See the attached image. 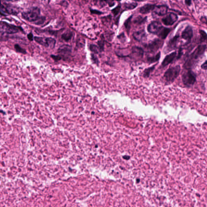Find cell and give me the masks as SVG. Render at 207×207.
I'll return each mask as SVG.
<instances>
[{
	"instance_id": "29",
	"label": "cell",
	"mask_w": 207,
	"mask_h": 207,
	"mask_svg": "<svg viewBox=\"0 0 207 207\" xmlns=\"http://www.w3.org/2000/svg\"><path fill=\"white\" fill-rule=\"evenodd\" d=\"M91 60H92L93 62L98 65L99 64V61L98 58L97 56L94 54H91Z\"/></svg>"
},
{
	"instance_id": "13",
	"label": "cell",
	"mask_w": 207,
	"mask_h": 207,
	"mask_svg": "<svg viewBox=\"0 0 207 207\" xmlns=\"http://www.w3.org/2000/svg\"><path fill=\"white\" fill-rule=\"evenodd\" d=\"M168 7L166 5H159L156 6L154 10V12L159 16H164L166 15Z\"/></svg>"
},
{
	"instance_id": "33",
	"label": "cell",
	"mask_w": 207,
	"mask_h": 207,
	"mask_svg": "<svg viewBox=\"0 0 207 207\" xmlns=\"http://www.w3.org/2000/svg\"><path fill=\"white\" fill-rule=\"evenodd\" d=\"M90 11L92 14H94L100 15L104 14L103 12H101V11L98 10H94V9H90Z\"/></svg>"
},
{
	"instance_id": "36",
	"label": "cell",
	"mask_w": 207,
	"mask_h": 207,
	"mask_svg": "<svg viewBox=\"0 0 207 207\" xmlns=\"http://www.w3.org/2000/svg\"><path fill=\"white\" fill-rule=\"evenodd\" d=\"M201 21L203 22V23H204L206 24L207 23V18L206 17L203 16L200 19Z\"/></svg>"
},
{
	"instance_id": "18",
	"label": "cell",
	"mask_w": 207,
	"mask_h": 207,
	"mask_svg": "<svg viewBox=\"0 0 207 207\" xmlns=\"http://www.w3.org/2000/svg\"><path fill=\"white\" fill-rule=\"evenodd\" d=\"M73 36V33L69 30H67L66 32L62 34L61 39L64 41H69Z\"/></svg>"
},
{
	"instance_id": "34",
	"label": "cell",
	"mask_w": 207,
	"mask_h": 207,
	"mask_svg": "<svg viewBox=\"0 0 207 207\" xmlns=\"http://www.w3.org/2000/svg\"><path fill=\"white\" fill-rule=\"evenodd\" d=\"M183 49L181 48H180L179 50L178 53V55L176 56L177 59L178 60L180 59L182 55H183Z\"/></svg>"
},
{
	"instance_id": "22",
	"label": "cell",
	"mask_w": 207,
	"mask_h": 207,
	"mask_svg": "<svg viewBox=\"0 0 207 207\" xmlns=\"http://www.w3.org/2000/svg\"><path fill=\"white\" fill-rule=\"evenodd\" d=\"M147 20V17L143 18L141 16H139L135 18L133 21V22L134 24H136L141 25L142 24L145 23Z\"/></svg>"
},
{
	"instance_id": "37",
	"label": "cell",
	"mask_w": 207,
	"mask_h": 207,
	"mask_svg": "<svg viewBox=\"0 0 207 207\" xmlns=\"http://www.w3.org/2000/svg\"><path fill=\"white\" fill-rule=\"evenodd\" d=\"M207 60H206V61H205V62L204 63H203L202 64V66H201V68H202V69H203L205 70H207Z\"/></svg>"
},
{
	"instance_id": "12",
	"label": "cell",
	"mask_w": 207,
	"mask_h": 207,
	"mask_svg": "<svg viewBox=\"0 0 207 207\" xmlns=\"http://www.w3.org/2000/svg\"><path fill=\"white\" fill-rule=\"evenodd\" d=\"M179 40V35H176L169 40L167 45V50L168 52L173 50L176 48Z\"/></svg>"
},
{
	"instance_id": "19",
	"label": "cell",
	"mask_w": 207,
	"mask_h": 207,
	"mask_svg": "<svg viewBox=\"0 0 207 207\" xmlns=\"http://www.w3.org/2000/svg\"><path fill=\"white\" fill-rule=\"evenodd\" d=\"M171 29L170 28L164 27L160 32L158 34L157 36L160 39H164L166 38L167 36L170 32Z\"/></svg>"
},
{
	"instance_id": "9",
	"label": "cell",
	"mask_w": 207,
	"mask_h": 207,
	"mask_svg": "<svg viewBox=\"0 0 207 207\" xmlns=\"http://www.w3.org/2000/svg\"><path fill=\"white\" fill-rule=\"evenodd\" d=\"M164 26L162 25L160 22L156 21L152 22L148 25L147 31L151 33L157 35L160 32L161 30L162 29Z\"/></svg>"
},
{
	"instance_id": "30",
	"label": "cell",
	"mask_w": 207,
	"mask_h": 207,
	"mask_svg": "<svg viewBox=\"0 0 207 207\" xmlns=\"http://www.w3.org/2000/svg\"><path fill=\"white\" fill-rule=\"evenodd\" d=\"M98 45L99 48L100 52L104 51V47H105V43H104L103 40L99 41L98 42Z\"/></svg>"
},
{
	"instance_id": "24",
	"label": "cell",
	"mask_w": 207,
	"mask_h": 207,
	"mask_svg": "<svg viewBox=\"0 0 207 207\" xmlns=\"http://www.w3.org/2000/svg\"><path fill=\"white\" fill-rule=\"evenodd\" d=\"M89 49L91 52L94 53V54H98L100 52V50L99 47L95 45L91 44L89 47Z\"/></svg>"
},
{
	"instance_id": "16",
	"label": "cell",
	"mask_w": 207,
	"mask_h": 207,
	"mask_svg": "<svg viewBox=\"0 0 207 207\" xmlns=\"http://www.w3.org/2000/svg\"><path fill=\"white\" fill-rule=\"evenodd\" d=\"M156 5L152 4H147L142 7L140 9V12L142 14H147L153 11Z\"/></svg>"
},
{
	"instance_id": "35",
	"label": "cell",
	"mask_w": 207,
	"mask_h": 207,
	"mask_svg": "<svg viewBox=\"0 0 207 207\" xmlns=\"http://www.w3.org/2000/svg\"><path fill=\"white\" fill-rule=\"evenodd\" d=\"M27 37L28 39L31 41H33L34 39V36L32 33H30L29 34H28L27 35Z\"/></svg>"
},
{
	"instance_id": "5",
	"label": "cell",
	"mask_w": 207,
	"mask_h": 207,
	"mask_svg": "<svg viewBox=\"0 0 207 207\" xmlns=\"http://www.w3.org/2000/svg\"><path fill=\"white\" fill-rule=\"evenodd\" d=\"M34 39L36 42L46 48L51 49L54 48L56 41L52 37H35Z\"/></svg>"
},
{
	"instance_id": "4",
	"label": "cell",
	"mask_w": 207,
	"mask_h": 207,
	"mask_svg": "<svg viewBox=\"0 0 207 207\" xmlns=\"http://www.w3.org/2000/svg\"><path fill=\"white\" fill-rule=\"evenodd\" d=\"M186 70L182 75V81L186 87L191 88L196 81V75L191 70Z\"/></svg>"
},
{
	"instance_id": "3",
	"label": "cell",
	"mask_w": 207,
	"mask_h": 207,
	"mask_svg": "<svg viewBox=\"0 0 207 207\" xmlns=\"http://www.w3.org/2000/svg\"><path fill=\"white\" fill-rule=\"evenodd\" d=\"M181 68L180 65H176L169 68L165 72L164 77L167 83L174 82L179 75Z\"/></svg>"
},
{
	"instance_id": "27",
	"label": "cell",
	"mask_w": 207,
	"mask_h": 207,
	"mask_svg": "<svg viewBox=\"0 0 207 207\" xmlns=\"http://www.w3.org/2000/svg\"><path fill=\"white\" fill-rule=\"evenodd\" d=\"M14 48L15 50L18 52L22 53V54H26V50L22 48L18 44L15 45Z\"/></svg>"
},
{
	"instance_id": "23",
	"label": "cell",
	"mask_w": 207,
	"mask_h": 207,
	"mask_svg": "<svg viewBox=\"0 0 207 207\" xmlns=\"http://www.w3.org/2000/svg\"><path fill=\"white\" fill-rule=\"evenodd\" d=\"M132 15L131 16H130L129 17L128 19L126 21H125L124 24V26L125 28H126V29L127 30V31L128 32V34H129V32H130V30L131 27V21H132Z\"/></svg>"
},
{
	"instance_id": "8",
	"label": "cell",
	"mask_w": 207,
	"mask_h": 207,
	"mask_svg": "<svg viewBox=\"0 0 207 207\" xmlns=\"http://www.w3.org/2000/svg\"><path fill=\"white\" fill-rule=\"evenodd\" d=\"M72 46L68 45H64L61 46L58 49L57 52L58 55L61 57L64 60H67L69 58L71 55Z\"/></svg>"
},
{
	"instance_id": "15",
	"label": "cell",
	"mask_w": 207,
	"mask_h": 207,
	"mask_svg": "<svg viewBox=\"0 0 207 207\" xmlns=\"http://www.w3.org/2000/svg\"><path fill=\"white\" fill-rule=\"evenodd\" d=\"M134 38L139 42H142L146 39V33L145 30H140L134 32L132 35Z\"/></svg>"
},
{
	"instance_id": "2",
	"label": "cell",
	"mask_w": 207,
	"mask_h": 207,
	"mask_svg": "<svg viewBox=\"0 0 207 207\" xmlns=\"http://www.w3.org/2000/svg\"><path fill=\"white\" fill-rule=\"evenodd\" d=\"M206 45H200L195 49L193 52L188 57L184 64V67L186 69H191L192 67L196 63L199 59L204 54L206 50Z\"/></svg>"
},
{
	"instance_id": "14",
	"label": "cell",
	"mask_w": 207,
	"mask_h": 207,
	"mask_svg": "<svg viewBox=\"0 0 207 207\" xmlns=\"http://www.w3.org/2000/svg\"><path fill=\"white\" fill-rule=\"evenodd\" d=\"M177 53L176 52H173L171 54L167 55L165 58L163 60L162 65L163 67H166L169 64L171 63L176 57Z\"/></svg>"
},
{
	"instance_id": "1",
	"label": "cell",
	"mask_w": 207,
	"mask_h": 207,
	"mask_svg": "<svg viewBox=\"0 0 207 207\" xmlns=\"http://www.w3.org/2000/svg\"><path fill=\"white\" fill-rule=\"evenodd\" d=\"M23 18L33 22L37 25L43 24L46 20V18L41 16V11L38 7H33L29 10L22 13Z\"/></svg>"
},
{
	"instance_id": "20",
	"label": "cell",
	"mask_w": 207,
	"mask_h": 207,
	"mask_svg": "<svg viewBox=\"0 0 207 207\" xmlns=\"http://www.w3.org/2000/svg\"><path fill=\"white\" fill-rule=\"evenodd\" d=\"M161 58V52H159L156 55L153 56L149 57L147 59V60L149 64H153L158 61Z\"/></svg>"
},
{
	"instance_id": "32",
	"label": "cell",
	"mask_w": 207,
	"mask_h": 207,
	"mask_svg": "<svg viewBox=\"0 0 207 207\" xmlns=\"http://www.w3.org/2000/svg\"><path fill=\"white\" fill-rule=\"evenodd\" d=\"M50 56L55 62H58L62 59L61 57L58 55H51Z\"/></svg>"
},
{
	"instance_id": "7",
	"label": "cell",
	"mask_w": 207,
	"mask_h": 207,
	"mask_svg": "<svg viewBox=\"0 0 207 207\" xmlns=\"http://www.w3.org/2000/svg\"><path fill=\"white\" fill-rule=\"evenodd\" d=\"M164 41L160 39H156L151 42L144 45L147 52L154 53L162 48Z\"/></svg>"
},
{
	"instance_id": "26",
	"label": "cell",
	"mask_w": 207,
	"mask_h": 207,
	"mask_svg": "<svg viewBox=\"0 0 207 207\" xmlns=\"http://www.w3.org/2000/svg\"><path fill=\"white\" fill-rule=\"evenodd\" d=\"M200 35V41L201 42L205 41L206 39L207 34L206 33L205 31L202 30H200L199 31Z\"/></svg>"
},
{
	"instance_id": "31",
	"label": "cell",
	"mask_w": 207,
	"mask_h": 207,
	"mask_svg": "<svg viewBox=\"0 0 207 207\" xmlns=\"http://www.w3.org/2000/svg\"><path fill=\"white\" fill-rule=\"evenodd\" d=\"M117 38L122 43H124L126 41V37L124 33H122L117 36Z\"/></svg>"
},
{
	"instance_id": "11",
	"label": "cell",
	"mask_w": 207,
	"mask_h": 207,
	"mask_svg": "<svg viewBox=\"0 0 207 207\" xmlns=\"http://www.w3.org/2000/svg\"><path fill=\"white\" fill-rule=\"evenodd\" d=\"M193 35V33L192 28L190 26H187L181 34L182 38L187 41V44H189L191 42Z\"/></svg>"
},
{
	"instance_id": "28",
	"label": "cell",
	"mask_w": 207,
	"mask_h": 207,
	"mask_svg": "<svg viewBox=\"0 0 207 207\" xmlns=\"http://www.w3.org/2000/svg\"><path fill=\"white\" fill-rule=\"evenodd\" d=\"M121 9V6L120 5H119L117 6L114 9L112 10V12L113 14L114 15V16H116L117 15H118L120 12Z\"/></svg>"
},
{
	"instance_id": "21",
	"label": "cell",
	"mask_w": 207,
	"mask_h": 207,
	"mask_svg": "<svg viewBox=\"0 0 207 207\" xmlns=\"http://www.w3.org/2000/svg\"><path fill=\"white\" fill-rule=\"evenodd\" d=\"M157 64L155 65L150 67L147 68L144 70L143 73V76L145 78H148L149 77L150 74L155 70V68Z\"/></svg>"
},
{
	"instance_id": "10",
	"label": "cell",
	"mask_w": 207,
	"mask_h": 207,
	"mask_svg": "<svg viewBox=\"0 0 207 207\" xmlns=\"http://www.w3.org/2000/svg\"><path fill=\"white\" fill-rule=\"evenodd\" d=\"M178 16L176 14L173 13H169L166 16L162 19V22L165 25L172 26L178 20Z\"/></svg>"
},
{
	"instance_id": "17",
	"label": "cell",
	"mask_w": 207,
	"mask_h": 207,
	"mask_svg": "<svg viewBox=\"0 0 207 207\" xmlns=\"http://www.w3.org/2000/svg\"><path fill=\"white\" fill-rule=\"evenodd\" d=\"M144 53V50L140 47L134 46L132 48V54L134 57L136 58H141L143 57Z\"/></svg>"
},
{
	"instance_id": "39",
	"label": "cell",
	"mask_w": 207,
	"mask_h": 207,
	"mask_svg": "<svg viewBox=\"0 0 207 207\" xmlns=\"http://www.w3.org/2000/svg\"><path fill=\"white\" fill-rule=\"evenodd\" d=\"M109 5L110 7H111L114 5L115 3H113V2H111V3H109Z\"/></svg>"
},
{
	"instance_id": "38",
	"label": "cell",
	"mask_w": 207,
	"mask_h": 207,
	"mask_svg": "<svg viewBox=\"0 0 207 207\" xmlns=\"http://www.w3.org/2000/svg\"><path fill=\"white\" fill-rule=\"evenodd\" d=\"M185 3L186 5L189 6H190L191 4V1H185Z\"/></svg>"
},
{
	"instance_id": "25",
	"label": "cell",
	"mask_w": 207,
	"mask_h": 207,
	"mask_svg": "<svg viewBox=\"0 0 207 207\" xmlns=\"http://www.w3.org/2000/svg\"><path fill=\"white\" fill-rule=\"evenodd\" d=\"M138 3H126L125 4L124 7L126 10H132L136 7Z\"/></svg>"
},
{
	"instance_id": "6",
	"label": "cell",
	"mask_w": 207,
	"mask_h": 207,
	"mask_svg": "<svg viewBox=\"0 0 207 207\" xmlns=\"http://www.w3.org/2000/svg\"><path fill=\"white\" fill-rule=\"evenodd\" d=\"M20 27L16 26L8 23L5 22H0V32L7 34H14L16 33L19 31Z\"/></svg>"
}]
</instances>
